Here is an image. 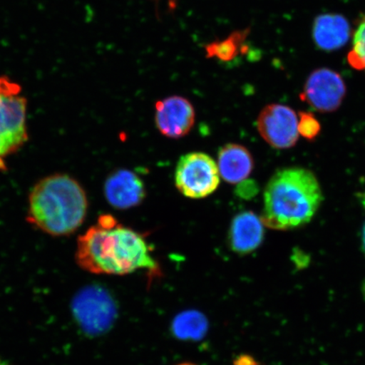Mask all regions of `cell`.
Returning <instances> with one entry per match:
<instances>
[{"label":"cell","mask_w":365,"mask_h":365,"mask_svg":"<svg viewBox=\"0 0 365 365\" xmlns=\"http://www.w3.org/2000/svg\"><path fill=\"white\" fill-rule=\"evenodd\" d=\"M104 195L114 208L127 210L143 202L147 192L143 180L136 173L120 170L108 176L104 185Z\"/></svg>","instance_id":"9c48e42d"},{"label":"cell","mask_w":365,"mask_h":365,"mask_svg":"<svg viewBox=\"0 0 365 365\" xmlns=\"http://www.w3.org/2000/svg\"><path fill=\"white\" fill-rule=\"evenodd\" d=\"M195 121V108L188 99L171 96L155 104V122L164 136L180 139L189 134Z\"/></svg>","instance_id":"ba28073f"},{"label":"cell","mask_w":365,"mask_h":365,"mask_svg":"<svg viewBox=\"0 0 365 365\" xmlns=\"http://www.w3.org/2000/svg\"><path fill=\"white\" fill-rule=\"evenodd\" d=\"M217 168L220 177L230 184H240L248 179L254 170V159L244 145L230 143L219 150Z\"/></svg>","instance_id":"8fae6325"},{"label":"cell","mask_w":365,"mask_h":365,"mask_svg":"<svg viewBox=\"0 0 365 365\" xmlns=\"http://www.w3.org/2000/svg\"><path fill=\"white\" fill-rule=\"evenodd\" d=\"M88 200L80 182L56 173L36 182L29 197L27 222L46 235H71L83 225Z\"/></svg>","instance_id":"3957f363"},{"label":"cell","mask_w":365,"mask_h":365,"mask_svg":"<svg viewBox=\"0 0 365 365\" xmlns=\"http://www.w3.org/2000/svg\"><path fill=\"white\" fill-rule=\"evenodd\" d=\"M264 225L261 217L253 212H242L232 219L228 244L234 252L248 255L258 249L262 244L264 236Z\"/></svg>","instance_id":"30bf717a"},{"label":"cell","mask_w":365,"mask_h":365,"mask_svg":"<svg viewBox=\"0 0 365 365\" xmlns=\"http://www.w3.org/2000/svg\"><path fill=\"white\" fill-rule=\"evenodd\" d=\"M207 330V319L197 312L180 314L173 324V331L182 339H200Z\"/></svg>","instance_id":"4fadbf2b"},{"label":"cell","mask_w":365,"mask_h":365,"mask_svg":"<svg viewBox=\"0 0 365 365\" xmlns=\"http://www.w3.org/2000/svg\"><path fill=\"white\" fill-rule=\"evenodd\" d=\"M220 178L217 164L204 153L184 155L177 163L175 185L185 197H207L218 188Z\"/></svg>","instance_id":"5b68a950"},{"label":"cell","mask_w":365,"mask_h":365,"mask_svg":"<svg viewBox=\"0 0 365 365\" xmlns=\"http://www.w3.org/2000/svg\"><path fill=\"white\" fill-rule=\"evenodd\" d=\"M352 30L345 17L326 14L317 17L313 27V38L319 48L327 51L344 47L352 38Z\"/></svg>","instance_id":"7c38bea8"},{"label":"cell","mask_w":365,"mask_h":365,"mask_svg":"<svg viewBox=\"0 0 365 365\" xmlns=\"http://www.w3.org/2000/svg\"><path fill=\"white\" fill-rule=\"evenodd\" d=\"M26 110L20 85L0 77V172L7 170V160L29 141Z\"/></svg>","instance_id":"277c9868"},{"label":"cell","mask_w":365,"mask_h":365,"mask_svg":"<svg viewBox=\"0 0 365 365\" xmlns=\"http://www.w3.org/2000/svg\"><path fill=\"white\" fill-rule=\"evenodd\" d=\"M299 135L309 140H313L321 133L322 126L312 113L301 112L298 114Z\"/></svg>","instance_id":"9a60e30c"},{"label":"cell","mask_w":365,"mask_h":365,"mask_svg":"<svg viewBox=\"0 0 365 365\" xmlns=\"http://www.w3.org/2000/svg\"><path fill=\"white\" fill-rule=\"evenodd\" d=\"M298 120V114L293 108L282 104H269L259 113L257 130L272 148L289 149L299 140Z\"/></svg>","instance_id":"8992f818"},{"label":"cell","mask_w":365,"mask_h":365,"mask_svg":"<svg viewBox=\"0 0 365 365\" xmlns=\"http://www.w3.org/2000/svg\"><path fill=\"white\" fill-rule=\"evenodd\" d=\"M240 34H239L238 38ZM234 36H231L230 39L223 41V42L215 43L210 45L207 48L208 54L211 56H216L221 59H230L235 56L237 48H238V42Z\"/></svg>","instance_id":"2e32d148"},{"label":"cell","mask_w":365,"mask_h":365,"mask_svg":"<svg viewBox=\"0 0 365 365\" xmlns=\"http://www.w3.org/2000/svg\"><path fill=\"white\" fill-rule=\"evenodd\" d=\"M346 90L345 82L339 73L322 68L310 74L301 98L316 110L331 113L344 102Z\"/></svg>","instance_id":"52a82bcc"},{"label":"cell","mask_w":365,"mask_h":365,"mask_svg":"<svg viewBox=\"0 0 365 365\" xmlns=\"http://www.w3.org/2000/svg\"><path fill=\"white\" fill-rule=\"evenodd\" d=\"M361 241H362V249L365 255V223L363 227L362 230V237H361Z\"/></svg>","instance_id":"e0dca14e"},{"label":"cell","mask_w":365,"mask_h":365,"mask_svg":"<svg viewBox=\"0 0 365 365\" xmlns=\"http://www.w3.org/2000/svg\"><path fill=\"white\" fill-rule=\"evenodd\" d=\"M178 365H196V364H192V363H182V364H180Z\"/></svg>","instance_id":"ac0fdd59"},{"label":"cell","mask_w":365,"mask_h":365,"mask_svg":"<svg viewBox=\"0 0 365 365\" xmlns=\"http://www.w3.org/2000/svg\"><path fill=\"white\" fill-rule=\"evenodd\" d=\"M322 200L321 185L312 171L284 168L274 173L264 188L261 219L273 230H294L312 221Z\"/></svg>","instance_id":"7a4b0ae2"},{"label":"cell","mask_w":365,"mask_h":365,"mask_svg":"<svg viewBox=\"0 0 365 365\" xmlns=\"http://www.w3.org/2000/svg\"><path fill=\"white\" fill-rule=\"evenodd\" d=\"M352 36V48L349 53L348 61L355 70L365 72V17L356 27Z\"/></svg>","instance_id":"5bb4252c"},{"label":"cell","mask_w":365,"mask_h":365,"mask_svg":"<svg viewBox=\"0 0 365 365\" xmlns=\"http://www.w3.org/2000/svg\"><path fill=\"white\" fill-rule=\"evenodd\" d=\"M76 259L83 270L98 275L124 276L145 270L149 277L161 275L144 237L103 214L77 240Z\"/></svg>","instance_id":"6da1fadb"}]
</instances>
